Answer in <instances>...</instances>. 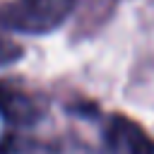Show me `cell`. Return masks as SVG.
<instances>
[{"label":"cell","mask_w":154,"mask_h":154,"mask_svg":"<svg viewBox=\"0 0 154 154\" xmlns=\"http://www.w3.org/2000/svg\"><path fill=\"white\" fill-rule=\"evenodd\" d=\"M103 140L108 154H154V142L125 116H111L103 128Z\"/></svg>","instance_id":"cell-2"},{"label":"cell","mask_w":154,"mask_h":154,"mask_svg":"<svg viewBox=\"0 0 154 154\" xmlns=\"http://www.w3.org/2000/svg\"><path fill=\"white\" fill-rule=\"evenodd\" d=\"M79 0H12L0 10V26L17 34H48L58 29Z\"/></svg>","instance_id":"cell-1"}]
</instances>
